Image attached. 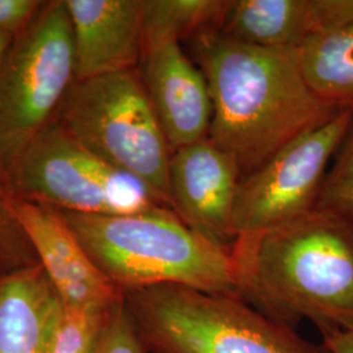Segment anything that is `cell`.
Instances as JSON below:
<instances>
[{"instance_id":"23","label":"cell","mask_w":353,"mask_h":353,"mask_svg":"<svg viewBox=\"0 0 353 353\" xmlns=\"http://www.w3.org/2000/svg\"><path fill=\"white\" fill-rule=\"evenodd\" d=\"M14 39H16V37H13L11 34L0 33V65L3 63V61L6 59L8 51L11 50Z\"/></svg>"},{"instance_id":"11","label":"cell","mask_w":353,"mask_h":353,"mask_svg":"<svg viewBox=\"0 0 353 353\" xmlns=\"http://www.w3.org/2000/svg\"><path fill=\"white\" fill-rule=\"evenodd\" d=\"M139 71L172 152L208 138L212 121L208 84L179 42L145 46Z\"/></svg>"},{"instance_id":"7","label":"cell","mask_w":353,"mask_h":353,"mask_svg":"<svg viewBox=\"0 0 353 353\" xmlns=\"http://www.w3.org/2000/svg\"><path fill=\"white\" fill-rule=\"evenodd\" d=\"M19 198L87 214H123L161 205L140 181L106 164L55 121L32 140L10 173Z\"/></svg>"},{"instance_id":"13","label":"cell","mask_w":353,"mask_h":353,"mask_svg":"<svg viewBox=\"0 0 353 353\" xmlns=\"http://www.w3.org/2000/svg\"><path fill=\"white\" fill-rule=\"evenodd\" d=\"M353 21V0H229L220 32L271 50L297 51Z\"/></svg>"},{"instance_id":"2","label":"cell","mask_w":353,"mask_h":353,"mask_svg":"<svg viewBox=\"0 0 353 353\" xmlns=\"http://www.w3.org/2000/svg\"><path fill=\"white\" fill-rule=\"evenodd\" d=\"M239 297L281 325L322 338L353 328V228L314 208L232 245Z\"/></svg>"},{"instance_id":"16","label":"cell","mask_w":353,"mask_h":353,"mask_svg":"<svg viewBox=\"0 0 353 353\" xmlns=\"http://www.w3.org/2000/svg\"><path fill=\"white\" fill-rule=\"evenodd\" d=\"M229 0H143L144 48L219 30Z\"/></svg>"},{"instance_id":"19","label":"cell","mask_w":353,"mask_h":353,"mask_svg":"<svg viewBox=\"0 0 353 353\" xmlns=\"http://www.w3.org/2000/svg\"><path fill=\"white\" fill-rule=\"evenodd\" d=\"M110 313H65L50 353H93Z\"/></svg>"},{"instance_id":"6","label":"cell","mask_w":353,"mask_h":353,"mask_svg":"<svg viewBox=\"0 0 353 353\" xmlns=\"http://www.w3.org/2000/svg\"><path fill=\"white\" fill-rule=\"evenodd\" d=\"M75 81V55L64 0L46 3L14 39L0 65V168L19 156L54 121Z\"/></svg>"},{"instance_id":"20","label":"cell","mask_w":353,"mask_h":353,"mask_svg":"<svg viewBox=\"0 0 353 353\" xmlns=\"http://www.w3.org/2000/svg\"><path fill=\"white\" fill-rule=\"evenodd\" d=\"M93 353H148L123 301L108 316Z\"/></svg>"},{"instance_id":"17","label":"cell","mask_w":353,"mask_h":353,"mask_svg":"<svg viewBox=\"0 0 353 353\" xmlns=\"http://www.w3.org/2000/svg\"><path fill=\"white\" fill-rule=\"evenodd\" d=\"M334 157L316 208L341 216L353 228V119Z\"/></svg>"},{"instance_id":"10","label":"cell","mask_w":353,"mask_h":353,"mask_svg":"<svg viewBox=\"0 0 353 353\" xmlns=\"http://www.w3.org/2000/svg\"><path fill=\"white\" fill-rule=\"evenodd\" d=\"M241 179L237 163L210 138L178 148L169 163L170 208L188 227L232 249Z\"/></svg>"},{"instance_id":"22","label":"cell","mask_w":353,"mask_h":353,"mask_svg":"<svg viewBox=\"0 0 353 353\" xmlns=\"http://www.w3.org/2000/svg\"><path fill=\"white\" fill-rule=\"evenodd\" d=\"M322 343L331 353H353V328L323 336Z\"/></svg>"},{"instance_id":"14","label":"cell","mask_w":353,"mask_h":353,"mask_svg":"<svg viewBox=\"0 0 353 353\" xmlns=\"http://www.w3.org/2000/svg\"><path fill=\"white\" fill-rule=\"evenodd\" d=\"M64 314L38 263L0 275V353H50Z\"/></svg>"},{"instance_id":"8","label":"cell","mask_w":353,"mask_h":353,"mask_svg":"<svg viewBox=\"0 0 353 353\" xmlns=\"http://www.w3.org/2000/svg\"><path fill=\"white\" fill-rule=\"evenodd\" d=\"M352 119L353 110H343L241 179L233 212L236 237L276 227L316 208L328 163Z\"/></svg>"},{"instance_id":"1","label":"cell","mask_w":353,"mask_h":353,"mask_svg":"<svg viewBox=\"0 0 353 353\" xmlns=\"http://www.w3.org/2000/svg\"><path fill=\"white\" fill-rule=\"evenodd\" d=\"M212 101L208 138L249 176L338 110L309 87L296 51L271 50L210 30L188 41Z\"/></svg>"},{"instance_id":"15","label":"cell","mask_w":353,"mask_h":353,"mask_svg":"<svg viewBox=\"0 0 353 353\" xmlns=\"http://www.w3.org/2000/svg\"><path fill=\"white\" fill-rule=\"evenodd\" d=\"M296 52L316 96L338 110H353V21L307 39Z\"/></svg>"},{"instance_id":"5","label":"cell","mask_w":353,"mask_h":353,"mask_svg":"<svg viewBox=\"0 0 353 353\" xmlns=\"http://www.w3.org/2000/svg\"><path fill=\"white\" fill-rule=\"evenodd\" d=\"M54 121L102 161L137 178L157 202L170 208L172 150L139 68L75 80Z\"/></svg>"},{"instance_id":"21","label":"cell","mask_w":353,"mask_h":353,"mask_svg":"<svg viewBox=\"0 0 353 353\" xmlns=\"http://www.w3.org/2000/svg\"><path fill=\"white\" fill-rule=\"evenodd\" d=\"M45 3L37 0H0V33L19 37Z\"/></svg>"},{"instance_id":"18","label":"cell","mask_w":353,"mask_h":353,"mask_svg":"<svg viewBox=\"0 0 353 353\" xmlns=\"http://www.w3.org/2000/svg\"><path fill=\"white\" fill-rule=\"evenodd\" d=\"M14 198L8 173L0 168V268H6V274L38 263L32 258L33 249L14 216Z\"/></svg>"},{"instance_id":"9","label":"cell","mask_w":353,"mask_h":353,"mask_svg":"<svg viewBox=\"0 0 353 353\" xmlns=\"http://www.w3.org/2000/svg\"><path fill=\"white\" fill-rule=\"evenodd\" d=\"M13 211L67 314L109 313L123 301L55 208L16 196Z\"/></svg>"},{"instance_id":"3","label":"cell","mask_w":353,"mask_h":353,"mask_svg":"<svg viewBox=\"0 0 353 353\" xmlns=\"http://www.w3.org/2000/svg\"><path fill=\"white\" fill-rule=\"evenodd\" d=\"M57 211L93 263L123 294L173 284L239 297L232 249L188 227L169 207L123 214Z\"/></svg>"},{"instance_id":"12","label":"cell","mask_w":353,"mask_h":353,"mask_svg":"<svg viewBox=\"0 0 353 353\" xmlns=\"http://www.w3.org/2000/svg\"><path fill=\"white\" fill-rule=\"evenodd\" d=\"M72 32L75 80L139 68L143 0H64Z\"/></svg>"},{"instance_id":"4","label":"cell","mask_w":353,"mask_h":353,"mask_svg":"<svg viewBox=\"0 0 353 353\" xmlns=\"http://www.w3.org/2000/svg\"><path fill=\"white\" fill-rule=\"evenodd\" d=\"M123 296L148 353H331L240 297L173 284Z\"/></svg>"}]
</instances>
